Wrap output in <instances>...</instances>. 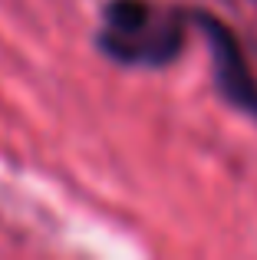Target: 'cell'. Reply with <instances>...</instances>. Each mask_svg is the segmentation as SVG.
Here are the masks:
<instances>
[{
	"instance_id": "2",
	"label": "cell",
	"mask_w": 257,
	"mask_h": 260,
	"mask_svg": "<svg viewBox=\"0 0 257 260\" xmlns=\"http://www.w3.org/2000/svg\"><path fill=\"white\" fill-rule=\"evenodd\" d=\"M191 26H198L208 37V50H211V76L218 95L241 115L257 122V73L247 59V50L241 37L211 10L191 7Z\"/></svg>"
},
{
	"instance_id": "1",
	"label": "cell",
	"mask_w": 257,
	"mask_h": 260,
	"mask_svg": "<svg viewBox=\"0 0 257 260\" xmlns=\"http://www.w3.org/2000/svg\"><path fill=\"white\" fill-rule=\"evenodd\" d=\"M191 7L162 0H106L96 46L122 70H165L185 50Z\"/></svg>"
}]
</instances>
